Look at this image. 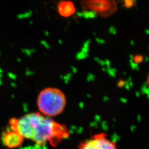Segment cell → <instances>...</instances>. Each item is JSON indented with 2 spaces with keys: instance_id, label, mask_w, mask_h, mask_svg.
Instances as JSON below:
<instances>
[{
  "instance_id": "1",
  "label": "cell",
  "mask_w": 149,
  "mask_h": 149,
  "mask_svg": "<svg viewBox=\"0 0 149 149\" xmlns=\"http://www.w3.org/2000/svg\"><path fill=\"white\" fill-rule=\"evenodd\" d=\"M10 128L17 131L24 139L32 140L39 146L49 144L55 148L70 136L66 125L39 112L27 114L19 119H12Z\"/></svg>"
},
{
  "instance_id": "3",
  "label": "cell",
  "mask_w": 149,
  "mask_h": 149,
  "mask_svg": "<svg viewBox=\"0 0 149 149\" xmlns=\"http://www.w3.org/2000/svg\"><path fill=\"white\" fill-rule=\"evenodd\" d=\"M82 6L84 10L93 12L104 17L111 16L117 10L115 0H83Z\"/></svg>"
},
{
  "instance_id": "4",
  "label": "cell",
  "mask_w": 149,
  "mask_h": 149,
  "mask_svg": "<svg viewBox=\"0 0 149 149\" xmlns=\"http://www.w3.org/2000/svg\"><path fill=\"white\" fill-rule=\"evenodd\" d=\"M79 149H117L115 142L107 138L106 134L98 133L80 143Z\"/></svg>"
},
{
  "instance_id": "2",
  "label": "cell",
  "mask_w": 149,
  "mask_h": 149,
  "mask_svg": "<svg viewBox=\"0 0 149 149\" xmlns=\"http://www.w3.org/2000/svg\"><path fill=\"white\" fill-rule=\"evenodd\" d=\"M66 98L63 92L59 88L48 87L38 96L37 106L39 113L48 117H54L64 111Z\"/></svg>"
},
{
  "instance_id": "10",
  "label": "cell",
  "mask_w": 149,
  "mask_h": 149,
  "mask_svg": "<svg viewBox=\"0 0 149 149\" xmlns=\"http://www.w3.org/2000/svg\"><path fill=\"white\" fill-rule=\"evenodd\" d=\"M133 1H136V0H133Z\"/></svg>"
},
{
  "instance_id": "9",
  "label": "cell",
  "mask_w": 149,
  "mask_h": 149,
  "mask_svg": "<svg viewBox=\"0 0 149 149\" xmlns=\"http://www.w3.org/2000/svg\"><path fill=\"white\" fill-rule=\"evenodd\" d=\"M134 60L136 63L139 64V63H141L143 61V56L141 55H136L134 57Z\"/></svg>"
},
{
  "instance_id": "6",
  "label": "cell",
  "mask_w": 149,
  "mask_h": 149,
  "mask_svg": "<svg viewBox=\"0 0 149 149\" xmlns=\"http://www.w3.org/2000/svg\"><path fill=\"white\" fill-rule=\"evenodd\" d=\"M58 11L61 16L68 17L74 15L76 10L72 2L64 1L59 3L58 6Z\"/></svg>"
},
{
  "instance_id": "5",
  "label": "cell",
  "mask_w": 149,
  "mask_h": 149,
  "mask_svg": "<svg viewBox=\"0 0 149 149\" xmlns=\"http://www.w3.org/2000/svg\"><path fill=\"white\" fill-rule=\"evenodd\" d=\"M24 139L17 131L11 128L4 132L2 136L3 144L8 149H15L21 146Z\"/></svg>"
},
{
  "instance_id": "8",
  "label": "cell",
  "mask_w": 149,
  "mask_h": 149,
  "mask_svg": "<svg viewBox=\"0 0 149 149\" xmlns=\"http://www.w3.org/2000/svg\"><path fill=\"white\" fill-rule=\"evenodd\" d=\"M124 6L127 8H130L134 6V1L133 0H124Z\"/></svg>"
},
{
  "instance_id": "7",
  "label": "cell",
  "mask_w": 149,
  "mask_h": 149,
  "mask_svg": "<svg viewBox=\"0 0 149 149\" xmlns=\"http://www.w3.org/2000/svg\"><path fill=\"white\" fill-rule=\"evenodd\" d=\"M77 15L79 16H82L86 19L93 18L96 17V16H97V14L96 13L92 12V11H86V10H84V12L78 13Z\"/></svg>"
}]
</instances>
